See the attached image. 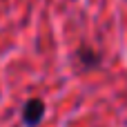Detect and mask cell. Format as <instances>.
Masks as SVG:
<instances>
[{
	"label": "cell",
	"mask_w": 127,
	"mask_h": 127,
	"mask_svg": "<svg viewBox=\"0 0 127 127\" xmlns=\"http://www.w3.org/2000/svg\"><path fill=\"white\" fill-rule=\"evenodd\" d=\"M42 116H45V103L38 100V98H31L22 109V121H25L27 127H36L42 121Z\"/></svg>",
	"instance_id": "cell-1"
},
{
	"label": "cell",
	"mask_w": 127,
	"mask_h": 127,
	"mask_svg": "<svg viewBox=\"0 0 127 127\" xmlns=\"http://www.w3.org/2000/svg\"><path fill=\"white\" fill-rule=\"evenodd\" d=\"M80 60L85 63V67H94V65H98V56L96 54H92V51H80Z\"/></svg>",
	"instance_id": "cell-2"
}]
</instances>
